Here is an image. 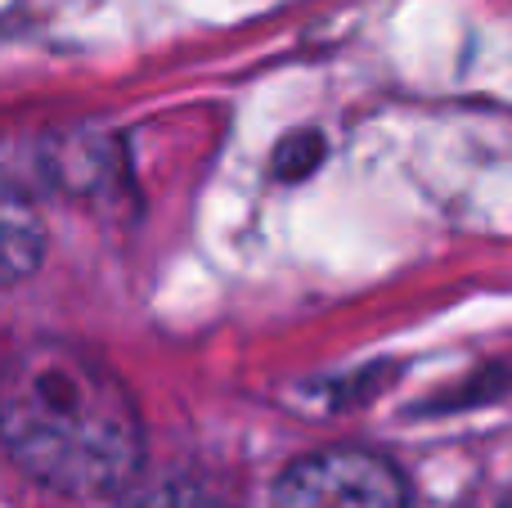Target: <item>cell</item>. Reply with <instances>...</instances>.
<instances>
[{"instance_id":"7a4b0ae2","label":"cell","mask_w":512,"mask_h":508,"mask_svg":"<svg viewBox=\"0 0 512 508\" xmlns=\"http://www.w3.org/2000/svg\"><path fill=\"white\" fill-rule=\"evenodd\" d=\"M270 508H409V482L378 450L333 446L292 459L274 482Z\"/></svg>"},{"instance_id":"5b68a950","label":"cell","mask_w":512,"mask_h":508,"mask_svg":"<svg viewBox=\"0 0 512 508\" xmlns=\"http://www.w3.org/2000/svg\"><path fill=\"white\" fill-rule=\"evenodd\" d=\"M324 158V140L315 131H301V135H288L274 153V176L283 180H301L306 171H315V162Z\"/></svg>"},{"instance_id":"277c9868","label":"cell","mask_w":512,"mask_h":508,"mask_svg":"<svg viewBox=\"0 0 512 508\" xmlns=\"http://www.w3.org/2000/svg\"><path fill=\"white\" fill-rule=\"evenodd\" d=\"M113 508H239V491L207 468H140L113 495Z\"/></svg>"},{"instance_id":"6da1fadb","label":"cell","mask_w":512,"mask_h":508,"mask_svg":"<svg viewBox=\"0 0 512 508\" xmlns=\"http://www.w3.org/2000/svg\"><path fill=\"white\" fill-rule=\"evenodd\" d=\"M0 446L63 500H113L144 468V419L104 356L36 333L0 356Z\"/></svg>"},{"instance_id":"3957f363","label":"cell","mask_w":512,"mask_h":508,"mask_svg":"<svg viewBox=\"0 0 512 508\" xmlns=\"http://www.w3.org/2000/svg\"><path fill=\"white\" fill-rule=\"evenodd\" d=\"M45 261V216L18 176L0 171V288L23 284Z\"/></svg>"}]
</instances>
